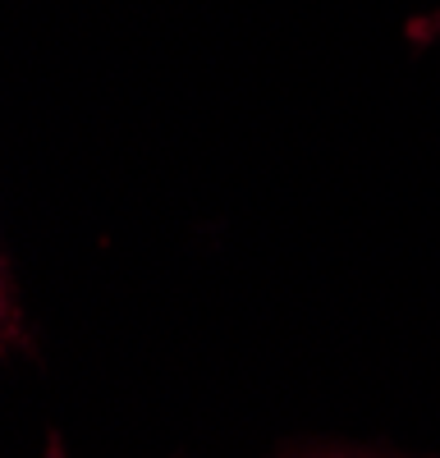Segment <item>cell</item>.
Listing matches in <instances>:
<instances>
[{
    "label": "cell",
    "mask_w": 440,
    "mask_h": 458,
    "mask_svg": "<svg viewBox=\"0 0 440 458\" xmlns=\"http://www.w3.org/2000/svg\"><path fill=\"white\" fill-rule=\"evenodd\" d=\"M0 321H5V293H0Z\"/></svg>",
    "instance_id": "6da1fadb"
}]
</instances>
